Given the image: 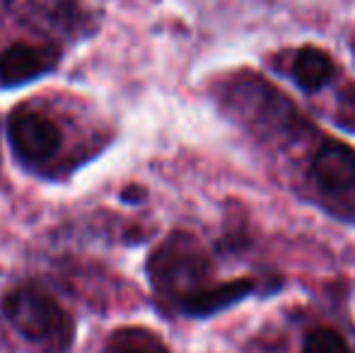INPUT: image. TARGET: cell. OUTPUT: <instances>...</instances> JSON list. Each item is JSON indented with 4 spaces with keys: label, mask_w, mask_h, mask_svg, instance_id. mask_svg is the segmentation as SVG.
Listing matches in <instances>:
<instances>
[{
    "label": "cell",
    "mask_w": 355,
    "mask_h": 353,
    "mask_svg": "<svg viewBox=\"0 0 355 353\" xmlns=\"http://www.w3.org/2000/svg\"><path fill=\"white\" fill-rule=\"evenodd\" d=\"M254 291H257L254 281H249V278H234V281L218 283V286L211 288H196L193 293H189V295H184L179 300V307L189 317H211L227 310V307L237 305V302H242Z\"/></svg>",
    "instance_id": "5b68a950"
},
{
    "label": "cell",
    "mask_w": 355,
    "mask_h": 353,
    "mask_svg": "<svg viewBox=\"0 0 355 353\" xmlns=\"http://www.w3.org/2000/svg\"><path fill=\"white\" fill-rule=\"evenodd\" d=\"M58 49L42 44H12L0 53V85L19 87L29 85L37 78L46 76L56 68Z\"/></svg>",
    "instance_id": "3957f363"
},
{
    "label": "cell",
    "mask_w": 355,
    "mask_h": 353,
    "mask_svg": "<svg viewBox=\"0 0 355 353\" xmlns=\"http://www.w3.org/2000/svg\"><path fill=\"white\" fill-rule=\"evenodd\" d=\"M290 73H293V80L300 89H304V92H319V89L331 83L336 68H334V61L327 51H322L317 46H304L295 56L293 71Z\"/></svg>",
    "instance_id": "8992f818"
},
{
    "label": "cell",
    "mask_w": 355,
    "mask_h": 353,
    "mask_svg": "<svg viewBox=\"0 0 355 353\" xmlns=\"http://www.w3.org/2000/svg\"><path fill=\"white\" fill-rule=\"evenodd\" d=\"M309 175L327 193H341L355 187V150L346 143L327 141L312 157Z\"/></svg>",
    "instance_id": "277c9868"
},
{
    "label": "cell",
    "mask_w": 355,
    "mask_h": 353,
    "mask_svg": "<svg viewBox=\"0 0 355 353\" xmlns=\"http://www.w3.org/2000/svg\"><path fill=\"white\" fill-rule=\"evenodd\" d=\"M107 353H162L157 349L153 336L143 329H116V334L109 339Z\"/></svg>",
    "instance_id": "52a82bcc"
},
{
    "label": "cell",
    "mask_w": 355,
    "mask_h": 353,
    "mask_svg": "<svg viewBox=\"0 0 355 353\" xmlns=\"http://www.w3.org/2000/svg\"><path fill=\"white\" fill-rule=\"evenodd\" d=\"M302 353H351L348 341L331 327H319L304 336Z\"/></svg>",
    "instance_id": "ba28073f"
},
{
    "label": "cell",
    "mask_w": 355,
    "mask_h": 353,
    "mask_svg": "<svg viewBox=\"0 0 355 353\" xmlns=\"http://www.w3.org/2000/svg\"><path fill=\"white\" fill-rule=\"evenodd\" d=\"M3 317L8 325L29 344L46 346L53 351H68L75 336L73 317L44 288L22 283L3 298Z\"/></svg>",
    "instance_id": "6da1fadb"
},
{
    "label": "cell",
    "mask_w": 355,
    "mask_h": 353,
    "mask_svg": "<svg viewBox=\"0 0 355 353\" xmlns=\"http://www.w3.org/2000/svg\"><path fill=\"white\" fill-rule=\"evenodd\" d=\"M5 136L17 162L29 170L46 165L61 148V128L56 126V121L29 104L10 112L5 121Z\"/></svg>",
    "instance_id": "7a4b0ae2"
}]
</instances>
